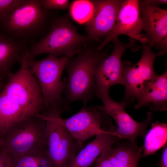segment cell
Returning <instances> with one entry per match:
<instances>
[{"label": "cell", "instance_id": "cell-26", "mask_svg": "<svg viewBox=\"0 0 167 167\" xmlns=\"http://www.w3.org/2000/svg\"><path fill=\"white\" fill-rule=\"evenodd\" d=\"M159 165V167H167V143L164 146V148Z\"/></svg>", "mask_w": 167, "mask_h": 167}, {"label": "cell", "instance_id": "cell-7", "mask_svg": "<svg viewBox=\"0 0 167 167\" xmlns=\"http://www.w3.org/2000/svg\"><path fill=\"white\" fill-rule=\"evenodd\" d=\"M142 48V55L135 65L131 66L129 62H122L123 85L125 89L124 101L127 103L135 98L139 101L145 86L157 75L153 68L155 59L164 54L161 51L154 53L147 45L143 44Z\"/></svg>", "mask_w": 167, "mask_h": 167}, {"label": "cell", "instance_id": "cell-16", "mask_svg": "<svg viewBox=\"0 0 167 167\" xmlns=\"http://www.w3.org/2000/svg\"><path fill=\"white\" fill-rule=\"evenodd\" d=\"M96 136L71 159L67 167H89L99 156L115 143L118 137L113 131Z\"/></svg>", "mask_w": 167, "mask_h": 167}, {"label": "cell", "instance_id": "cell-14", "mask_svg": "<svg viewBox=\"0 0 167 167\" xmlns=\"http://www.w3.org/2000/svg\"><path fill=\"white\" fill-rule=\"evenodd\" d=\"M124 0H93L95 9L90 20L85 25L87 36L92 41H99L113 28Z\"/></svg>", "mask_w": 167, "mask_h": 167}, {"label": "cell", "instance_id": "cell-8", "mask_svg": "<svg viewBox=\"0 0 167 167\" xmlns=\"http://www.w3.org/2000/svg\"><path fill=\"white\" fill-rule=\"evenodd\" d=\"M103 102V109L109 116L116 121L118 126L114 133L120 138L128 139L132 145L137 147L136 139L138 136L145 135L148 125L151 121V112L148 113L146 120L139 122L134 120L125 111L127 103L123 101L118 102L113 101L109 96V92H102L95 94Z\"/></svg>", "mask_w": 167, "mask_h": 167}, {"label": "cell", "instance_id": "cell-28", "mask_svg": "<svg viewBox=\"0 0 167 167\" xmlns=\"http://www.w3.org/2000/svg\"><path fill=\"white\" fill-rule=\"evenodd\" d=\"M3 144V141L2 138L0 137V148L2 147Z\"/></svg>", "mask_w": 167, "mask_h": 167}, {"label": "cell", "instance_id": "cell-13", "mask_svg": "<svg viewBox=\"0 0 167 167\" xmlns=\"http://www.w3.org/2000/svg\"><path fill=\"white\" fill-rule=\"evenodd\" d=\"M140 16L150 47L165 54L167 50V10L139 0Z\"/></svg>", "mask_w": 167, "mask_h": 167}, {"label": "cell", "instance_id": "cell-17", "mask_svg": "<svg viewBox=\"0 0 167 167\" xmlns=\"http://www.w3.org/2000/svg\"><path fill=\"white\" fill-rule=\"evenodd\" d=\"M22 45L14 40L0 35V76H8L24 51Z\"/></svg>", "mask_w": 167, "mask_h": 167}, {"label": "cell", "instance_id": "cell-18", "mask_svg": "<svg viewBox=\"0 0 167 167\" xmlns=\"http://www.w3.org/2000/svg\"><path fill=\"white\" fill-rule=\"evenodd\" d=\"M108 151L112 167H138L143 148L120 146L114 148L110 147Z\"/></svg>", "mask_w": 167, "mask_h": 167}, {"label": "cell", "instance_id": "cell-24", "mask_svg": "<svg viewBox=\"0 0 167 167\" xmlns=\"http://www.w3.org/2000/svg\"><path fill=\"white\" fill-rule=\"evenodd\" d=\"M108 149V148L100 156L97 160L95 167H112L109 157Z\"/></svg>", "mask_w": 167, "mask_h": 167}, {"label": "cell", "instance_id": "cell-5", "mask_svg": "<svg viewBox=\"0 0 167 167\" xmlns=\"http://www.w3.org/2000/svg\"><path fill=\"white\" fill-rule=\"evenodd\" d=\"M68 59L66 57L58 58L51 55L39 60L28 59L29 69L41 90L44 110L56 107L64 112L62 94L65 87L66 79H62V75Z\"/></svg>", "mask_w": 167, "mask_h": 167}, {"label": "cell", "instance_id": "cell-2", "mask_svg": "<svg viewBox=\"0 0 167 167\" xmlns=\"http://www.w3.org/2000/svg\"><path fill=\"white\" fill-rule=\"evenodd\" d=\"M91 41L88 36L79 34L76 27L66 16L59 17L53 21L47 35L28 50V58L34 60L45 54L71 58L79 53L83 49L82 46Z\"/></svg>", "mask_w": 167, "mask_h": 167}, {"label": "cell", "instance_id": "cell-21", "mask_svg": "<svg viewBox=\"0 0 167 167\" xmlns=\"http://www.w3.org/2000/svg\"><path fill=\"white\" fill-rule=\"evenodd\" d=\"M94 9L93 0H76L70 4L69 12L74 20L85 24L92 17Z\"/></svg>", "mask_w": 167, "mask_h": 167}, {"label": "cell", "instance_id": "cell-15", "mask_svg": "<svg viewBox=\"0 0 167 167\" xmlns=\"http://www.w3.org/2000/svg\"><path fill=\"white\" fill-rule=\"evenodd\" d=\"M167 71L156 75L145 86L135 109L147 106L151 110L164 111L167 109Z\"/></svg>", "mask_w": 167, "mask_h": 167}, {"label": "cell", "instance_id": "cell-11", "mask_svg": "<svg viewBox=\"0 0 167 167\" xmlns=\"http://www.w3.org/2000/svg\"><path fill=\"white\" fill-rule=\"evenodd\" d=\"M46 10L40 0H23L3 22L11 33L18 36H26L43 25L46 19Z\"/></svg>", "mask_w": 167, "mask_h": 167}, {"label": "cell", "instance_id": "cell-4", "mask_svg": "<svg viewBox=\"0 0 167 167\" xmlns=\"http://www.w3.org/2000/svg\"><path fill=\"white\" fill-rule=\"evenodd\" d=\"M63 112L57 107L49 108L35 116L46 121L47 152L54 167H67L70 161L83 148L62 124Z\"/></svg>", "mask_w": 167, "mask_h": 167}, {"label": "cell", "instance_id": "cell-10", "mask_svg": "<svg viewBox=\"0 0 167 167\" xmlns=\"http://www.w3.org/2000/svg\"><path fill=\"white\" fill-rule=\"evenodd\" d=\"M143 26L138 0H124L119 11L115 26L106 36L96 50L101 51L115 38L122 34L130 37L129 42L134 44L137 41L146 45L147 40L145 34H142Z\"/></svg>", "mask_w": 167, "mask_h": 167}, {"label": "cell", "instance_id": "cell-29", "mask_svg": "<svg viewBox=\"0 0 167 167\" xmlns=\"http://www.w3.org/2000/svg\"><path fill=\"white\" fill-rule=\"evenodd\" d=\"M2 77L0 76V91L2 87V83L1 81Z\"/></svg>", "mask_w": 167, "mask_h": 167}, {"label": "cell", "instance_id": "cell-6", "mask_svg": "<svg viewBox=\"0 0 167 167\" xmlns=\"http://www.w3.org/2000/svg\"><path fill=\"white\" fill-rule=\"evenodd\" d=\"M46 121L36 116L24 120L11 127L2 137V148L10 158L46 146Z\"/></svg>", "mask_w": 167, "mask_h": 167}, {"label": "cell", "instance_id": "cell-25", "mask_svg": "<svg viewBox=\"0 0 167 167\" xmlns=\"http://www.w3.org/2000/svg\"><path fill=\"white\" fill-rule=\"evenodd\" d=\"M0 167H12L11 158L2 147L0 148Z\"/></svg>", "mask_w": 167, "mask_h": 167}, {"label": "cell", "instance_id": "cell-9", "mask_svg": "<svg viewBox=\"0 0 167 167\" xmlns=\"http://www.w3.org/2000/svg\"><path fill=\"white\" fill-rule=\"evenodd\" d=\"M86 105L84 104L82 109L70 117L60 119L62 124L73 137L82 144L94 135L111 131L101 127L104 115L106 114L102 106L87 107Z\"/></svg>", "mask_w": 167, "mask_h": 167}, {"label": "cell", "instance_id": "cell-20", "mask_svg": "<svg viewBox=\"0 0 167 167\" xmlns=\"http://www.w3.org/2000/svg\"><path fill=\"white\" fill-rule=\"evenodd\" d=\"M11 159L12 167H54L46 146Z\"/></svg>", "mask_w": 167, "mask_h": 167}, {"label": "cell", "instance_id": "cell-1", "mask_svg": "<svg viewBox=\"0 0 167 167\" xmlns=\"http://www.w3.org/2000/svg\"><path fill=\"white\" fill-rule=\"evenodd\" d=\"M108 51L88 47L68 59L65 67L67 74L63 92L65 112L70 110V105L75 101L87 104L93 98L96 91V70L100 62L108 56Z\"/></svg>", "mask_w": 167, "mask_h": 167}, {"label": "cell", "instance_id": "cell-23", "mask_svg": "<svg viewBox=\"0 0 167 167\" xmlns=\"http://www.w3.org/2000/svg\"><path fill=\"white\" fill-rule=\"evenodd\" d=\"M40 1L42 6L46 10H64L68 8L70 5L68 0H42Z\"/></svg>", "mask_w": 167, "mask_h": 167}, {"label": "cell", "instance_id": "cell-3", "mask_svg": "<svg viewBox=\"0 0 167 167\" xmlns=\"http://www.w3.org/2000/svg\"><path fill=\"white\" fill-rule=\"evenodd\" d=\"M28 50L23 52L19 70L8 76V82L2 92L24 112L29 118L44 109L41 90L28 64Z\"/></svg>", "mask_w": 167, "mask_h": 167}, {"label": "cell", "instance_id": "cell-19", "mask_svg": "<svg viewBox=\"0 0 167 167\" xmlns=\"http://www.w3.org/2000/svg\"><path fill=\"white\" fill-rule=\"evenodd\" d=\"M167 124L157 121L152 124L146 135L142 156L155 153L167 143Z\"/></svg>", "mask_w": 167, "mask_h": 167}, {"label": "cell", "instance_id": "cell-12", "mask_svg": "<svg viewBox=\"0 0 167 167\" xmlns=\"http://www.w3.org/2000/svg\"><path fill=\"white\" fill-rule=\"evenodd\" d=\"M112 41L113 48L111 53L100 62L96 70L95 94L99 92H109L110 88L115 84L123 85L122 57L128 48L133 51L136 50L135 44L124 43L118 37Z\"/></svg>", "mask_w": 167, "mask_h": 167}, {"label": "cell", "instance_id": "cell-27", "mask_svg": "<svg viewBox=\"0 0 167 167\" xmlns=\"http://www.w3.org/2000/svg\"><path fill=\"white\" fill-rule=\"evenodd\" d=\"M143 1L149 4L158 6L161 4H166V0H144Z\"/></svg>", "mask_w": 167, "mask_h": 167}, {"label": "cell", "instance_id": "cell-22", "mask_svg": "<svg viewBox=\"0 0 167 167\" xmlns=\"http://www.w3.org/2000/svg\"><path fill=\"white\" fill-rule=\"evenodd\" d=\"M23 0H0V21L3 22Z\"/></svg>", "mask_w": 167, "mask_h": 167}]
</instances>
